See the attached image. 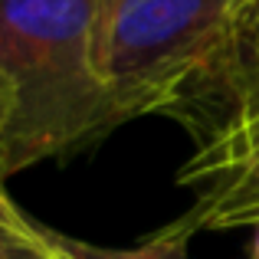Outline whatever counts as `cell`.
<instances>
[{"instance_id":"6da1fadb","label":"cell","mask_w":259,"mask_h":259,"mask_svg":"<svg viewBox=\"0 0 259 259\" xmlns=\"http://www.w3.org/2000/svg\"><path fill=\"white\" fill-rule=\"evenodd\" d=\"M92 33L95 0H0V76L13 92L7 177L128 121L95 69Z\"/></svg>"},{"instance_id":"7a4b0ae2","label":"cell","mask_w":259,"mask_h":259,"mask_svg":"<svg viewBox=\"0 0 259 259\" xmlns=\"http://www.w3.org/2000/svg\"><path fill=\"white\" fill-rule=\"evenodd\" d=\"M249 0H95L92 53L128 121L158 115Z\"/></svg>"},{"instance_id":"3957f363","label":"cell","mask_w":259,"mask_h":259,"mask_svg":"<svg viewBox=\"0 0 259 259\" xmlns=\"http://www.w3.org/2000/svg\"><path fill=\"white\" fill-rule=\"evenodd\" d=\"M158 115L181 121L197 151L259 125V0H249L217 50L181 79Z\"/></svg>"},{"instance_id":"277c9868","label":"cell","mask_w":259,"mask_h":259,"mask_svg":"<svg viewBox=\"0 0 259 259\" xmlns=\"http://www.w3.org/2000/svg\"><path fill=\"white\" fill-rule=\"evenodd\" d=\"M177 181L194 190L184 213L190 230H236L259 223V125L194 151Z\"/></svg>"},{"instance_id":"5b68a950","label":"cell","mask_w":259,"mask_h":259,"mask_svg":"<svg viewBox=\"0 0 259 259\" xmlns=\"http://www.w3.org/2000/svg\"><path fill=\"white\" fill-rule=\"evenodd\" d=\"M190 236H194V230L181 217L171 227L158 230L151 240L138 243V246H128V249L95 246V243H82V240H72V236H63V233H56V243L66 259H190Z\"/></svg>"},{"instance_id":"8992f818","label":"cell","mask_w":259,"mask_h":259,"mask_svg":"<svg viewBox=\"0 0 259 259\" xmlns=\"http://www.w3.org/2000/svg\"><path fill=\"white\" fill-rule=\"evenodd\" d=\"M0 259H66L56 233L39 227L7 194L0 177Z\"/></svg>"},{"instance_id":"52a82bcc","label":"cell","mask_w":259,"mask_h":259,"mask_svg":"<svg viewBox=\"0 0 259 259\" xmlns=\"http://www.w3.org/2000/svg\"><path fill=\"white\" fill-rule=\"evenodd\" d=\"M10 118H13V92L7 79L0 76V177L7 181V138H10Z\"/></svg>"},{"instance_id":"ba28073f","label":"cell","mask_w":259,"mask_h":259,"mask_svg":"<svg viewBox=\"0 0 259 259\" xmlns=\"http://www.w3.org/2000/svg\"><path fill=\"white\" fill-rule=\"evenodd\" d=\"M243 259H259V223L253 227V240H249V253Z\"/></svg>"}]
</instances>
